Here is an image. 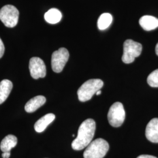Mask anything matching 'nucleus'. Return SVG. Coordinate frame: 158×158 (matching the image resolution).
<instances>
[{"label": "nucleus", "mask_w": 158, "mask_h": 158, "mask_svg": "<svg viewBox=\"0 0 158 158\" xmlns=\"http://www.w3.org/2000/svg\"><path fill=\"white\" fill-rule=\"evenodd\" d=\"M96 123L93 119H87L79 127L76 138L72 143L74 150L80 151L90 143L94 136Z\"/></svg>", "instance_id": "f257e3e1"}, {"label": "nucleus", "mask_w": 158, "mask_h": 158, "mask_svg": "<svg viewBox=\"0 0 158 158\" xmlns=\"http://www.w3.org/2000/svg\"><path fill=\"white\" fill-rule=\"evenodd\" d=\"M103 85L104 83L100 79H90L86 81L77 91L79 101L85 102L90 100L97 91L102 89Z\"/></svg>", "instance_id": "f03ea898"}, {"label": "nucleus", "mask_w": 158, "mask_h": 158, "mask_svg": "<svg viewBox=\"0 0 158 158\" xmlns=\"http://www.w3.org/2000/svg\"><path fill=\"white\" fill-rule=\"evenodd\" d=\"M109 149V144L106 140L98 138L91 142L85 149L84 158H103Z\"/></svg>", "instance_id": "7ed1b4c3"}, {"label": "nucleus", "mask_w": 158, "mask_h": 158, "mask_svg": "<svg viewBox=\"0 0 158 158\" xmlns=\"http://www.w3.org/2000/svg\"><path fill=\"white\" fill-rule=\"evenodd\" d=\"M142 46L133 40H126L124 43V53L122 60L126 64L133 62L136 57L141 54Z\"/></svg>", "instance_id": "20e7f679"}, {"label": "nucleus", "mask_w": 158, "mask_h": 158, "mask_svg": "<svg viewBox=\"0 0 158 158\" xmlns=\"http://www.w3.org/2000/svg\"><path fill=\"white\" fill-rule=\"evenodd\" d=\"M19 11L11 5L4 6L0 10V20L8 28L15 27L18 22Z\"/></svg>", "instance_id": "39448f33"}, {"label": "nucleus", "mask_w": 158, "mask_h": 158, "mask_svg": "<svg viewBox=\"0 0 158 158\" xmlns=\"http://www.w3.org/2000/svg\"><path fill=\"white\" fill-rule=\"evenodd\" d=\"M108 120L114 127H119L123 124L125 118L124 106L120 102L114 103L108 113Z\"/></svg>", "instance_id": "423d86ee"}, {"label": "nucleus", "mask_w": 158, "mask_h": 158, "mask_svg": "<svg viewBox=\"0 0 158 158\" xmlns=\"http://www.w3.org/2000/svg\"><path fill=\"white\" fill-rule=\"evenodd\" d=\"M69 58V53L64 48H60L59 50L55 51L52 55L51 64L53 72H61L65 66Z\"/></svg>", "instance_id": "0eeeda50"}, {"label": "nucleus", "mask_w": 158, "mask_h": 158, "mask_svg": "<svg viewBox=\"0 0 158 158\" xmlns=\"http://www.w3.org/2000/svg\"><path fill=\"white\" fill-rule=\"evenodd\" d=\"M29 69L31 77L34 79L44 78L46 74L45 64L40 57H33L29 60Z\"/></svg>", "instance_id": "6e6552de"}, {"label": "nucleus", "mask_w": 158, "mask_h": 158, "mask_svg": "<svg viewBox=\"0 0 158 158\" xmlns=\"http://www.w3.org/2000/svg\"><path fill=\"white\" fill-rule=\"evenodd\" d=\"M145 135L149 141L158 143V118L151 119L147 125Z\"/></svg>", "instance_id": "1a4fd4ad"}, {"label": "nucleus", "mask_w": 158, "mask_h": 158, "mask_svg": "<svg viewBox=\"0 0 158 158\" xmlns=\"http://www.w3.org/2000/svg\"><path fill=\"white\" fill-rule=\"evenodd\" d=\"M46 101V99L44 96H36L27 102L25 106V110L27 113H34L42 107L45 103Z\"/></svg>", "instance_id": "9d476101"}, {"label": "nucleus", "mask_w": 158, "mask_h": 158, "mask_svg": "<svg viewBox=\"0 0 158 158\" xmlns=\"http://www.w3.org/2000/svg\"><path fill=\"white\" fill-rule=\"evenodd\" d=\"M55 119V114L52 113L48 114L38 119L34 125V129L37 132H42L47 127L52 123Z\"/></svg>", "instance_id": "9b49d317"}, {"label": "nucleus", "mask_w": 158, "mask_h": 158, "mask_svg": "<svg viewBox=\"0 0 158 158\" xmlns=\"http://www.w3.org/2000/svg\"><path fill=\"white\" fill-rule=\"evenodd\" d=\"M139 24L145 31H152L158 27V19L151 15H145L140 18Z\"/></svg>", "instance_id": "f8f14e48"}, {"label": "nucleus", "mask_w": 158, "mask_h": 158, "mask_svg": "<svg viewBox=\"0 0 158 158\" xmlns=\"http://www.w3.org/2000/svg\"><path fill=\"white\" fill-rule=\"evenodd\" d=\"M13 85L10 80L4 79L0 82V104L6 101L10 95Z\"/></svg>", "instance_id": "ddd939ff"}, {"label": "nucleus", "mask_w": 158, "mask_h": 158, "mask_svg": "<svg viewBox=\"0 0 158 158\" xmlns=\"http://www.w3.org/2000/svg\"><path fill=\"white\" fill-rule=\"evenodd\" d=\"M18 139L15 136L8 135L2 140L0 144V149L3 152H10L12 148L17 145Z\"/></svg>", "instance_id": "4468645a"}, {"label": "nucleus", "mask_w": 158, "mask_h": 158, "mask_svg": "<svg viewBox=\"0 0 158 158\" xmlns=\"http://www.w3.org/2000/svg\"><path fill=\"white\" fill-rule=\"evenodd\" d=\"M45 19L49 23L55 24L60 21L62 15L61 12L56 8H52L45 14Z\"/></svg>", "instance_id": "2eb2a0df"}, {"label": "nucleus", "mask_w": 158, "mask_h": 158, "mask_svg": "<svg viewBox=\"0 0 158 158\" xmlns=\"http://www.w3.org/2000/svg\"><path fill=\"white\" fill-rule=\"evenodd\" d=\"M113 21V16L109 13L102 14L97 22V26L100 30L108 28Z\"/></svg>", "instance_id": "dca6fc26"}, {"label": "nucleus", "mask_w": 158, "mask_h": 158, "mask_svg": "<svg viewBox=\"0 0 158 158\" xmlns=\"http://www.w3.org/2000/svg\"><path fill=\"white\" fill-rule=\"evenodd\" d=\"M148 85L152 87H158V69L153 71L147 79Z\"/></svg>", "instance_id": "f3484780"}, {"label": "nucleus", "mask_w": 158, "mask_h": 158, "mask_svg": "<svg viewBox=\"0 0 158 158\" xmlns=\"http://www.w3.org/2000/svg\"><path fill=\"white\" fill-rule=\"evenodd\" d=\"M5 52V47L1 39L0 38V59L3 56Z\"/></svg>", "instance_id": "a211bd4d"}, {"label": "nucleus", "mask_w": 158, "mask_h": 158, "mask_svg": "<svg viewBox=\"0 0 158 158\" xmlns=\"http://www.w3.org/2000/svg\"><path fill=\"white\" fill-rule=\"evenodd\" d=\"M137 158H157L155 156H153L152 155H142L139 156Z\"/></svg>", "instance_id": "6ab92c4d"}, {"label": "nucleus", "mask_w": 158, "mask_h": 158, "mask_svg": "<svg viewBox=\"0 0 158 158\" xmlns=\"http://www.w3.org/2000/svg\"><path fill=\"white\" fill-rule=\"evenodd\" d=\"M10 152H6L2 153V157L3 158H9L10 157Z\"/></svg>", "instance_id": "aec40b11"}, {"label": "nucleus", "mask_w": 158, "mask_h": 158, "mask_svg": "<svg viewBox=\"0 0 158 158\" xmlns=\"http://www.w3.org/2000/svg\"><path fill=\"white\" fill-rule=\"evenodd\" d=\"M155 52H156V54L158 56V43L155 48Z\"/></svg>", "instance_id": "412c9836"}, {"label": "nucleus", "mask_w": 158, "mask_h": 158, "mask_svg": "<svg viewBox=\"0 0 158 158\" xmlns=\"http://www.w3.org/2000/svg\"><path fill=\"white\" fill-rule=\"evenodd\" d=\"M101 93H102V91L100 90H98V91H97V93H96V94L97 95V96H98V95H100Z\"/></svg>", "instance_id": "4be33fe9"}]
</instances>
